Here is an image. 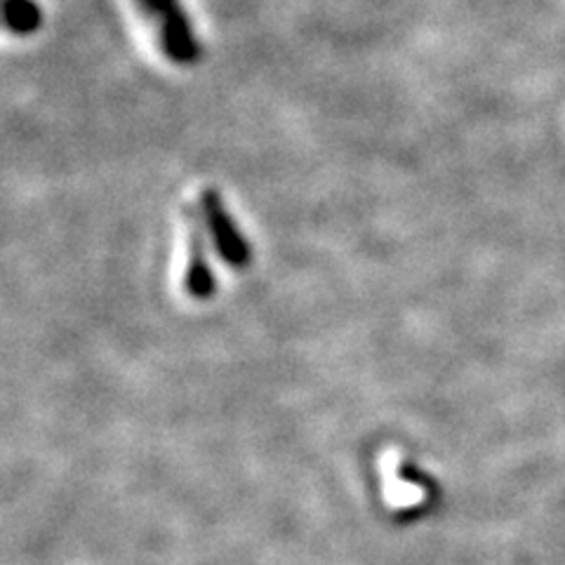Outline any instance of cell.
<instances>
[{
    "instance_id": "cell-4",
    "label": "cell",
    "mask_w": 565,
    "mask_h": 565,
    "mask_svg": "<svg viewBox=\"0 0 565 565\" xmlns=\"http://www.w3.org/2000/svg\"><path fill=\"white\" fill-rule=\"evenodd\" d=\"M41 8L33 0H8L6 24L14 33H31L41 26Z\"/></svg>"
},
{
    "instance_id": "cell-3",
    "label": "cell",
    "mask_w": 565,
    "mask_h": 565,
    "mask_svg": "<svg viewBox=\"0 0 565 565\" xmlns=\"http://www.w3.org/2000/svg\"><path fill=\"white\" fill-rule=\"evenodd\" d=\"M189 215V212H186ZM189 267H186V292L193 299H207L215 295V276H212L207 253H205V241L199 228L196 217H189Z\"/></svg>"
},
{
    "instance_id": "cell-1",
    "label": "cell",
    "mask_w": 565,
    "mask_h": 565,
    "mask_svg": "<svg viewBox=\"0 0 565 565\" xmlns=\"http://www.w3.org/2000/svg\"><path fill=\"white\" fill-rule=\"evenodd\" d=\"M201 207L210 228V236L215 241L222 259L232 264L234 269H245L253 259L250 243H247L238 232V226L224 207L220 193L215 189H205L201 193Z\"/></svg>"
},
{
    "instance_id": "cell-2",
    "label": "cell",
    "mask_w": 565,
    "mask_h": 565,
    "mask_svg": "<svg viewBox=\"0 0 565 565\" xmlns=\"http://www.w3.org/2000/svg\"><path fill=\"white\" fill-rule=\"evenodd\" d=\"M145 8L153 14H161L163 26V47L166 55L177 64H193L201 55V47L193 39L191 24L177 0H141Z\"/></svg>"
}]
</instances>
